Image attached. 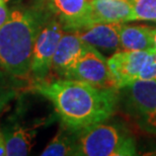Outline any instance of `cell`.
I'll list each match as a JSON object with an SVG mask.
<instances>
[{"label":"cell","mask_w":156,"mask_h":156,"mask_svg":"<svg viewBox=\"0 0 156 156\" xmlns=\"http://www.w3.org/2000/svg\"><path fill=\"white\" fill-rule=\"evenodd\" d=\"M33 87L52 102L63 126L77 133L111 118L118 104L117 89L99 88L79 80H43Z\"/></svg>","instance_id":"cell-1"},{"label":"cell","mask_w":156,"mask_h":156,"mask_svg":"<svg viewBox=\"0 0 156 156\" xmlns=\"http://www.w3.org/2000/svg\"><path fill=\"white\" fill-rule=\"evenodd\" d=\"M50 13L39 8L15 7L0 29V67L11 76L30 75L36 39Z\"/></svg>","instance_id":"cell-2"},{"label":"cell","mask_w":156,"mask_h":156,"mask_svg":"<svg viewBox=\"0 0 156 156\" xmlns=\"http://www.w3.org/2000/svg\"><path fill=\"white\" fill-rule=\"evenodd\" d=\"M135 140L126 130L115 125L98 123L78 133L75 155H136Z\"/></svg>","instance_id":"cell-3"},{"label":"cell","mask_w":156,"mask_h":156,"mask_svg":"<svg viewBox=\"0 0 156 156\" xmlns=\"http://www.w3.org/2000/svg\"><path fill=\"white\" fill-rule=\"evenodd\" d=\"M63 34L64 29L61 23L50 11L38 34L33 49L30 75H32L36 82L46 80L51 73L53 57Z\"/></svg>","instance_id":"cell-4"},{"label":"cell","mask_w":156,"mask_h":156,"mask_svg":"<svg viewBox=\"0 0 156 156\" xmlns=\"http://www.w3.org/2000/svg\"><path fill=\"white\" fill-rule=\"evenodd\" d=\"M63 78L89 83L99 88L118 89L105 59L94 47L87 45L77 62L65 73Z\"/></svg>","instance_id":"cell-5"},{"label":"cell","mask_w":156,"mask_h":156,"mask_svg":"<svg viewBox=\"0 0 156 156\" xmlns=\"http://www.w3.org/2000/svg\"><path fill=\"white\" fill-rule=\"evenodd\" d=\"M154 52V49L142 51L123 50L112 55L108 59V64L116 81L117 88H125L133 81L138 80Z\"/></svg>","instance_id":"cell-6"},{"label":"cell","mask_w":156,"mask_h":156,"mask_svg":"<svg viewBox=\"0 0 156 156\" xmlns=\"http://www.w3.org/2000/svg\"><path fill=\"white\" fill-rule=\"evenodd\" d=\"M48 6L64 32H74L93 21L91 5L86 0H48Z\"/></svg>","instance_id":"cell-7"},{"label":"cell","mask_w":156,"mask_h":156,"mask_svg":"<svg viewBox=\"0 0 156 156\" xmlns=\"http://www.w3.org/2000/svg\"><path fill=\"white\" fill-rule=\"evenodd\" d=\"M123 23L91 21L79 27L75 33L87 45L105 52L118 51L121 48L120 30Z\"/></svg>","instance_id":"cell-8"},{"label":"cell","mask_w":156,"mask_h":156,"mask_svg":"<svg viewBox=\"0 0 156 156\" xmlns=\"http://www.w3.org/2000/svg\"><path fill=\"white\" fill-rule=\"evenodd\" d=\"M125 88L131 108L151 128L156 119V80H135Z\"/></svg>","instance_id":"cell-9"},{"label":"cell","mask_w":156,"mask_h":156,"mask_svg":"<svg viewBox=\"0 0 156 156\" xmlns=\"http://www.w3.org/2000/svg\"><path fill=\"white\" fill-rule=\"evenodd\" d=\"M40 125H27L17 121L16 117L9 119L3 128L6 156L29 155L34 146Z\"/></svg>","instance_id":"cell-10"},{"label":"cell","mask_w":156,"mask_h":156,"mask_svg":"<svg viewBox=\"0 0 156 156\" xmlns=\"http://www.w3.org/2000/svg\"><path fill=\"white\" fill-rule=\"evenodd\" d=\"M87 44L75 33L66 32L61 37L52 61L51 72L63 78L85 51Z\"/></svg>","instance_id":"cell-11"},{"label":"cell","mask_w":156,"mask_h":156,"mask_svg":"<svg viewBox=\"0 0 156 156\" xmlns=\"http://www.w3.org/2000/svg\"><path fill=\"white\" fill-rule=\"evenodd\" d=\"M90 5L93 21L124 23L132 20L131 0H93Z\"/></svg>","instance_id":"cell-12"},{"label":"cell","mask_w":156,"mask_h":156,"mask_svg":"<svg viewBox=\"0 0 156 156\" xmlns=\"http://www.w3.org/2000/svg\"><path fill=\"white\" fill-rule=\"evenodd\" d=\"M153 34L154 27L123 23L120 30L121 48L128 51L153 49Z\"/></svg>","instance_id":"cell-13"},{"label":"cell","mask_w":156,"mask_h":156,"mask_svg":"<svg viewBox=\"0 0 156 156\" xmlns=\"http://www.w3.org/2000/svg\"><path fill=\"white\" fill-rule=\"evenodd\" d=\"M72 130L66 127H62L56 136L48 143L42 152L43 156H64L75 155L76 139L71 136Z\"/></svg>","instance_id":"cell-14"},{"label":"cell","mask_w":156,"mask_h":156,"mask_svg":"<svg viewBox=\"0 0 156 156\" xmlns=\"http://www.w3.org/2000/svg\"><path fill=\"white\" fill-rule=\"evenodd\" d=\"M132 20L156 21V0H132Z\"/></svg>","instance_id":"cell-15"},{"label":"cell","mask_w":156,"mask_h":156,"mask_svg":"<svg viewBox=\"0 0 156 156\" xmlns=\"http://www.w3.org/2000/svg\"><path fill=\"white\" fill-rule=\"evenodd\" d=\"M15 95H16L15 89L0 83V114L15 98Z\"/></svg>","instance_id":"cell-16"},{"label":"cell","mask_w":156,"mask_h":156,"mask_svg":"<svg viewBox=\"0 0 156 156\" xmlns=\"http://www.w3.org/2000/svg\"><path fill=\"white\" fill-rule=\"evenodd\" d=\"M138 80H156V52L145 65Z\"/></svg>","instance_id":"cell-17"},{"label":"cell","mask_w":156,"mask_h":156,"mask_svg":"<svg viewBox=\"0 0 156 156\" xmlns=\"http://www.w3.org/2000/svg\"><path fill=\"white\" fill-rule=\"evenodd\" d=\"M9 11L10 10L7 7V3L4 2L3 0H0V29H1L3 24L5 23L6 20H7Z\"/></svg>","instance_id":"cell-18"},{"label":"cell","mask_w":156,"mask_h":156,"mask_svg":"<svg viewBox=\"0 0 156 156\" xmlns=\"http://www.w3.org/2000/svg\"><path fill=\"white\" fill-rule=\"evenodd\" d=\"M6 155V148H5V140L3 136L2 131H0V156Z\"/></svg>","instance_id":"cell-19"},{"label":"cell","mask_w":156,"mask_h":156,"mask_svg":"<svg viewBox=\"0 0 156 156\" xmlns=\"http://www.w3.org/2000/svg\"><path fill=\"white\" fill-rule=\"evenodd\" d=\"M153 49L156 52V27L154 29V34H153Z\"/></svg>","instance_id":"cell-20"},{"label":"cell","mask_w":156,"mask_h":156,"mask_svg":"<svg viewBox=\"0 0 156 156\" xmlns=\"http://www.w3.org/2000/svg\"><path fill=\"white\" fill-rule=\"evenodd\" d=\"M3 1H4V2H6V3H8L9 1H11V0H3Z\"/></svg>","instance_id":"cell-21"},{"label":"cell","mask_w":156,"mask_h":156,"mask_svg":"<svg viewBox=\"0 0 156 156\" xmlns=\"http://www.w3.org/2000/svg\"><path fill=\"white\" fill-rule=\"evenodd\" d=\"M86 1H87V2H88V3H91V2L93 1V0H86Z\"/></svg>","instance_id":"cell-22"},{"label":"cell","mask_w":156,"mask_h":156,"mask_svg":"<svg viewBox=\"0 0 156 156\" xmlns=\"http://www.w3.org/2000/svg\"><path fill=\"white\" fill-rule=\"evenodd\" d=\"M131 1H132V0H131Z\"/></svg>","instance_id":"cell-23"}]
</instances>
